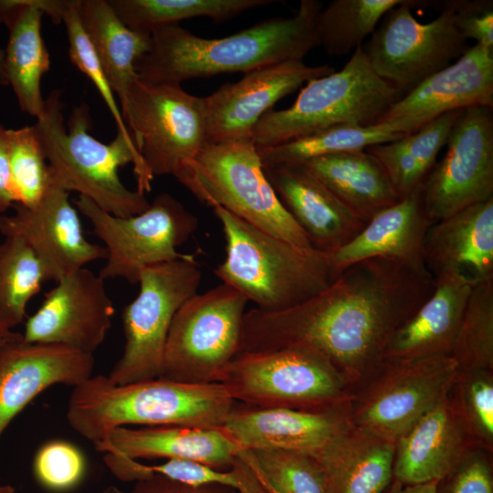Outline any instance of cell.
<instances>
[{
  "mask_svg": "<svg viewBox=\"0 0 493 493\" xmlns=\"http://www.w3.org/2000/svg\"><path fill=\"white\" fill-rule=\"evenodd\" d=\"M7 152L16 204L32 206L54 184L35 124L7 129Z\"/></svg>",
  "mask_w": 493,
  "mask_h": 493,
  "instance_id": "f35d334b",
  "label": "cell"
},
{
  "mask_svg": "<svg viewBox=\"0 0 493 493\" xmlns=\"http://www.w3.org/2000/svg\"><path fill=\"white\" fill-rule=\"evenodd\" d=\"M402 96L376 75L361 46L341 70L308 81L289 108L266 112L251 141L264 148L334 126H372Z\"/></svg>",
  "mask_w": 493,
  "mask_h": 493,
  "instance_id": "8992f818",
  "label": "cell"
},
{
  "mask_svg": "<svg viewBox=\"0 0 493 493\" xmlns=\"http://www.w3.org/2000/svg\"><path fill=\"white\" fill-rule=\"evenodd\" d=\"M458 371L451 356L383 360L353 393L350 422L362 431L396 443L448 393Z\"/></svg>",
  "mask_w": 493,
  "mask_h": 493,
  "instance_id": "4fadbf2b",
  "label": "cell"
},
{
  "mask_svg": "<svg viewBox=\"0 0 493 493\" xmlns=\"http://www.w3.org/2000/svg\"><path fill=\"white\" fill-rule=\"evenodd\" d=\"M435 282L432 294L393 333L383 360L450 356L472 286L451 277Z\"/></svg>",
  "mask_w": 493,
  "mask_h": 493,
  "instance_id": "4316f807",
  "label": "cell"
},
{
  "mask_svg": "<svg viewBox=\"0 0 493 493\" xmlns=\"http://www.w3.org/2000/svg\"><path fill=\"white\" fill-rule=\"evenodd\" d=\"M323 5L301 0L295 15L264 20L222 38L194 35L179 24L151 33V47L135 65L140 79L180 84L187 79L243 72L303 60L320 46L316 21Z\"/></svg>",
  "mask_w": 493,
  "mask_h": 493,
  "instance_id": "7a4b0ae2",
  "label": "cell"
},
{
  "mask_svg": "<svg viewBox=\"0 0 493 493\" xmlns=\"http://www.w3.org/2000/svg\"><path fill=\"white\" fill-rule=\"evenodd\" d=\"M79 9V0L59 1L60 22L66 26L69 58L96 87L115 121L117 132L133 142L115 100V93L81 25Z\"/></svg>",
  "mask_w": 493,
  "mask_h": 493,
  "instance_id": "60d3db41",
  "label": "cell"
},
{
  "mask_svg": "<svg viewBox=\"0 0 493 493\" xmlns=\"http://www.w3.org/2000/svg\"><path fill=\"white\" fill-rule=\"evenodd\" d=\"M431 3L404 0L384 15L362 46L376 75L403 95L468 48L456 26L454 0L439 2L440 14L428 23H420L412 15V8Z\"/></svg>",
  "mask_w": 493,
  "mask_h": 493,
  "instance_id": "5bb4252c",
  "label": "cell"
},
{
  "mask_svg": "<svg viewBox=\"0 0 493 493\" xmlns=\"http://www.w3.org/2000/svg\"><path fill=\"white\" fill-rule=\"evenodd\" d=\"M449 395L478 445L493 452V371H458Z\"/></svg>",
  "mask_w": 493,
  "mask_h": 493,
  "instance_id": "ab89813d",
  "label": "cell"
},
{
  "mask_svg": "<svg viewBox=\"0 0 493 493\" xmlns=\"http://www.w3.org/2000/svg\"><path fill=\"white\" fill-rule=\"evenodd\" d=\"M0 493H16V491L10 485H0Z\"/></svg>",
  "mask_w": 493,
  "mask_h": 493,
  "instance_id": "f907efd6",
  "label": "cell"
},
{
  "mask_svg": "<svg viewBox=\"0 0 493 493\" xmlns=\"http://www.w3.org/2000/svg\"><path fill=\"white\" fill-rule=\"evenodd\" d=\"M79 18L114 93L125 107L127 93L138 78L136 62L151 47V35L133 31L115 14L108 0H79Z\"/></svg>",
  "mask_w": 493,
  "mask_h": 493,
  "instance_id": "4dcf8cb0",
  "label": "cell"
},
{
  "mask_svg": "<svg viewBox=\"0 0 493 493\" xmlns=\"http://www.w3.org/2000/svg\"><path fill=\"white\" fill-rule=\"evenodd\" d=\"M149 176L179 177L208 144L204 97L137 78L121 110Z\"/></svg>",
  "mask_w": 493,
  "mask_h": 493,
  "instance_id": "9c48e42d",
  "label": "cell"
},
{
  "mask_svg": "<svg viewBox=\"0 0 493 493\" xmlns=\"http://www.w3.org/2000/svg\"><path fill=\"white\" fill-rule=\"evenodd\" d=\"M349 407L308 411L236 403L222 427L243 450L284 449L318 457L351 426Z\"/></svg>",
  "mask_w": 493,
  "mask_h": 493,
  "instance_id": "ffe728a7",
  "label": "cell"
},
{
  "mask_svg": "<svg viewBox=\"0 0 493 493\" xmlns=\"http://www.w3.org/2000/svg\"><path fill=\"white\" fill-rule=\"evenodd\" d=\"M404 0H333L320 10L316 30L320 46L330 56L362 46L384 15Z\"/></svg>",
  "mask_w": 493,
  "mask_h": 493,
  "instance_id": "e575fe53",
  "label": "cell"
},
{
  "mask_svg": "<svg viewBox=\"0 0 493 493\" xmlns=\"http://www.w3.org/2000/svg\"><path fill=\"white\" fill-rule=\"evenodd\" d=\"M424 258L434 279L451 277L473 287L493 278V198L435 222Z\"/></svg>",
  "mask_w": 493,
  "mask_h": 493,
  "instance_id": "d4e9b609",
  "label": "cell"
},
{
  "mask_svg": "<svg viewBox=\"0 0 493 493\" xmlns=\"http://www.w3.org/2000/svg\"><path fill=\"white\" fill-rule=\"evenodd\" d=\"M450 356L459 371H493V278L472 287Z\"/></svg>",
  "mask_w": 493,
  "mask_h": 493,
  "instance_id": "8d00e7d4",
  "label": "cell"
},
{
  "mask_svg": "<svg viewBox=\"0 0 493 493\" xmlns=\"http://www.w3.org/2000/svg\"><path fill=\"white\" fill-rule=\"evenodd\" d=\"M477 447L448 392L395 443L393 479L403 484L438 480Z\"/></svg>",
  "mask_w": 493,
  "mask_h": 493,
  "instance_id": "7402d4cb",
  "label": "cell"
},
{
  "mask_svg": "<svg viewBox=\"0 0 493 493\" xmlns=\"http://www.w3.org/2000/svg\"><path fill=\"white\" fill-rule=\"evenodd\" d=\"M395 443L353 425L318 457L327 493H383L393 480Z\"/></svg>",
  "mask_w": 493,
  "mask_h": 493,
  "instance_id": "f546056e",
  "label": "cell"
},
{
  "mask_svg": "<svg viewBox=\"0 0 493 493\" xmlns=\"http://www.w3.org/2000/svg\"><path fill=\"white\" fill-rule=\"evenodd\" d=\"M94 446L99 452L134 460H190L219 470L229 469L243 450L222 426L185 425L118 427Z\"/></svg>",
  "mask_w": 493,
  "mask_h": 493,
  "instance_id": "484cf974",
  "label": "cell"
},
{
  "mask_svg": "<svg viewBox=\"0 0 493 493\" xmlns=\"http://www.w3.org/2000/svg\"><path fill=\"white\" fill-rule=\"evenodd\" d=\"M421 192L434 223L493 198V111L477 106L462 110Z\"/></svg>",
  "mask_w": 493,
  "mask_h": 493,
  "instance_id": "9a60e30c",
  "label": "cell"
},
{
  "mask_svg": "<svg viewBox=\"0 0 493 493\" xmlns=\"http://www.w3.org/2000/svg\"><path fill=\"white\" fill-rule=\"evenodd\" d=\"M75 205L104 243L106 263L99 275L104 279L139 282L143 269L183 258L177 247L198 227L197 217L168 193L158 194L143 212L119 217L79 195Z\"/></svg>",
  "mask_w": 493,
  "mask_h": 493,
  "instance_id": "7c38bea8",
  "label": "cell"
},
{
  "mask_svg": "<svg viewBox=\"0 0 493 493\" xmlns=\"http://www.w3.org/2000/svg\"><path fill=\"white\" fill-rule=\"evenodd\" d=\"M43 15L42 0H0V23L9 31L5 50L7 84L12 87L21 110L37 119L45 103L41 79L50 67L41 34Z\"/></svg>",
  "mask_w": 493,
  "mask_h": 493,
  "instance_id": "83f0119b",
  "label": "cell"
},
{
  "mask_svg": "<svg viewBox=\"0 0 493 493\" xmlns=\"http://www.w3.org/2000/svg\"><path fill=\"white\" fill-rule=\"evenodd\" d=\"M128 493H237L233 488L207 484L193 486L161 475L136 481Z\"/></svg>",
  "mask_w": 493,
  "mask_h": 493,
  "instance_id": "f6af8a7d",
  "label": "cell"
},
{
  "mask_svg": "<svg viewBox=\"0 0 493 493\" xmlns=\"http://www.w3.org/2000/svg\"><path fill=\"white\" fill-rule=\"evenodd\" d=\"M462 110L445 113L412 133L365 149L383 166L401 198L422 185Z\"/></svg>",
  "mask_w": 493,
  "mask_h": 493,
  "instance_id": "1f68e13d",
  "label": "cell"
},
{
  "mask_svg": "<svg viewBox=\"0 0 493 493\" xmlns=\"http://www.w3.org/2000/svg\"><path fill=\"white\" fill-rule=\"evenodd\" d=\"M0 84L3 86H7V79L5 70V50L0 48Z\"/></svg>",
  "mask_w": 493,
  "mask_h": 493,
  "instance_id": "681fc988",
  "label": "cell"
},
{
  "mask_svg": "<svg viewBox=\"0 0 493 493\" xmlns=\"http://www.w3.org/2000/svg\"><path fill=\"white\" fill-rule=\"evenodd\" d=\"M202 273L193 256L143 269L137 297L125 306L122 355L109 373L116 384L162 377L164 350L173 317L197 293Z\"/></svg>",
  "mask_w": 493,
  "mask_h": 493,
  "instance_id": "8fae6325",
  "label": "cell"
},
{
  "mask_svg": "<svg viewBox=\"0 0 493 493\" xmlns=\"http://www.w3.org/2000/svg\"><path fill=\"white\" fill-rule=\"evenodd\" d=\"M130 29L151 35L162 26L195 17L215 22L232 19L248 10L268 5L274 0H108Z\"/></svg>",
  "mask_w": 493,
  "mask_h": 493,
  "instance_id": "d6a6232c",
  "label": "cell"
},
{
  "mask_svg": "<svg viewBox=\"0 0 493 493\" xmlns=\"http://www.w3.org/2000/svg\"><path fill=\"white\" fill-rule=\"evenodd\" d=\"M217 383L236 403L257 408L324 411L349 404L353 395L327 361L297 347L240 351Z\"/></svg>",
  "mask_w": 493,
  "mask_h": 493,
  "instance_id": "ba28073f",
  "label": "cell"
},
{
  "mask_svg": "<svg viewBox=\"0 0 493 493\" xmlns=\"http://www.w3.org/2000/svg\"><path fill=\"white\" fill-rule=\"evenodd\" d=\"M240 454L260 482L278 493H327L322 469L308 454L284 449L242 450Z\"/></svg>",
  "mask_w": 493,
  "mask_h": 493,
  "instance_id": "74e56055",
  "label": "cell"
},
{
  "mask_svg": "<svg viewBox=\"0 0 493 493\" xmlns=\"http://www.w3.org/2000/svg\"><path fill=\"white\" fill-rule=\"evenodd\" d=\"M60 98L61 91L53 90L35 123L55 183L115 216L146 210L152 179L134 142L119 132L110 143L96 140L89 133L91 119L85 104L74 108L68 130Z\"/></svg>",
  "mask_w": 493,
  "mask_h": 493,
  "instance_id": "3957f363",
  "label": "cell"
},
{
  "mask_svg": "<svg viewBox=\"0 0 493 493\" xmlns=\"http://www.w3.org/2000/svg\"><path fill=\"white\" fill-rule=\"evenodd\" d=\"M264 171L282 205L314 249L333 253L367 224L301 166L283 164Z\"/></svg>",
  "mask_w": 493,
  "mask_h": 493,
  "instance_id": "cb8c5ba5",
  "label": "cell"
},
{
  "mask_svg": "<svg viewBox=\"0 0 493 493\" xmlns=\"http://www.w3.org/2000/svg\"><path fill=\"white\" fill-rule=\"evenodd\" d=\"M47 281L43 267L18 236L0 243V325L12 330L26 317L28 301Z\"/></svg>",
  "mask_w": 493,
  "mask_h": 493,
  "instance_id": "d590c367",
  "label": "cell"
},
{
  "mask_svg": "<svg viewBox=\"0 0 493 493\" xmlns=\"http://www.w3.org/2000/svg\"><path fill=\"white\" fill-rule=\"evenodd\" d=\"M101 493H123L115 486L106 488Z\"/></svg>",
  "mask_w": 493,
  "mask_h": 493,
  "instance_id": "816d5d0a",
  "label": "cell"
},
{
  "mask_svg": "<svg viewBox=\"0 0 493 493\" xmlns=\"http://www.w3.org/2000/svg\"><path fill=\"white\" fill-rule=\"evenodd\" d=\"M16 203L7 152V129L0 125V215Z\"/></svg>",
  "mask_w": 493,
  "mask_h": 493,
  "instance_id": "bcb514c9",
  "label": "cell"
},
{
  "mask_svg": "<svg viewBox=\"0 0 493 493\" xmlns=\"http://www.w3.org/2000/svg\"><path fill=\"white\" fill-rule=\"evenodd\" d=\"M248 300L221 283L189 298L171 324L162 377L212 383L240 352Z\"/></svg>",
  "mask_w": 493,
  "mask_h": 493,
  "instance_id": "30bf717a",
  "label": "cell"
},
{
  "mask_svg": "<svg viewBox=\"0 0 493 493\" xmlns=\"http://www.w3.org/2000/svg\"><path fill=\"white\" fill-rule=\"evenodd\" d=\"M477 106L493 107V48L478 44L404 94L376 125L409 134L445 113Z\"/></svg>",
  "mask_w": 493,
  "mask_h": 493,
  "instance_id": "e0dca14e",
  "label": "cell"
},
{
  "mask_svg": "<svg viewBox=\"0 0 493 493\" xmlns=\"http://www.w3.org/2000/svg\"><path fill=\"white\" fill-rule=\"evenodd\" d=\"M297 165L365 222L401 199L383 166L366 150L316 157Z\"/></svg>",
  "mask_w": 493,
  "mask_h": 493,
  "instance_id": "f1b7e54d",
  "label": "cell"
},
{
  "mask_svg": "<svg viewBox=\"0 0 493 493\" xmlns=\"http://www.w3.org/2000/svg\"><path fill=\"white\" fill-rule=\"evenodd\" d=\"M235 404L218 383L159 377L116 384L100 374L73 388L66 417L76 433L95 446L113 429L129 425L220 427Z\"/></svg>",
  "mask_w": 493,
  "mask_h": 493,
  "instance_id": "277c9868",
  "label": "cell"
},
{
  "mask_svg": "<svg viewBox=\"0 0 493 493\" xmlns=\"http://www.w3.org/2000/svg\"><path fill=\"white\" fill-rule=\"evenodd\" d=\"M37 481L54 491L76 487L86 471V459L81 450L65 440H51L42 445L33 461Z\"/></svg>",
  "mask_w": 493,
  "mask_h": 493,
  "instance_id": "b9f144b4",
  "label": "cell"
},
{
  "mask_svg": "<svg viewBox=\"0 0 493 493\" xmlns=\"http://www.w3.org/2000/svg\"><path fill=\"white\" fill-rule=\"evenodd\" d=\"M13 207L14 215H0V233L18 236L28 245L47 280L58 281L90 262L106 259V248L85 237L68 192L55 181L36 205Z\"/></svg>",
  "mask_w": 493,
  "mask_h": 493,
  "instance_id": "ac0fdd59",
  "label": "cell"
},
{
  "mask_svg": "<svg viewBox=\"0 0 493 493\" xmlns=\"http://www.w3.org/2000/svg\"><path fill=\"white\" fill-rule=\"evenodd\" d=\"M93 354L54 343L20 340L0 346V436L46 389L76 387L93 375Z\"/></svg>",
  "mask_w": 493,
  "mask_h": 493,
  "instance_id": "44dd1931",
  "label": "cell"
},
{
  "mask_svg": "<svg viewBox=\"0 0 493 493\" xmlns=\"http://www.w3.org/2000/svg\"><path fill=\"white\" fill-rule=\"evenodd\" d=\"M437 480L423 484H403L392 480L383 493H435Z\"/></svg>",
  "mask_w": 493,
  "mask_h": 493,
  "instance_id": "7dc6e473",
  "label": "cell"
},
{
  "mask_svg": "<svg viewBox=\"0 0 493 493\" xmlns=\"http://www.w3.org/2000/svg\"><path fill=\"white\" fill-rule=\"evenodd\" d=\"M176 180L200 203L222 207L293 246L313 248L279 201L251 140L208 143Z\"/></svg>",
  "mask_w": 493,
  "mask_h": 493,
  "instance_id": "52a82bcc",
  "label": "cell"
},
{
  "mask_svg": "<svg viewBox=\"0 0 493 493\" xmlns=\"http://www.w3.org/2000/svg\"><path fill=\"white\" fill-rule=\"evenodd\" d=\"M455 22L462 36L493 48V1L454 0Z\"/></svg>",
  "mask_w": 493,
  "mask_h": 493,
  "instance_id": "ee69618b",
  "label": "cell"
},
{
  "mask_svg": "<svg viewBox=\"0 0 493 493\" xmlns=\"http://www.w3.org/2000/svg\"><path fill=\"white\" fill-rule=\"evenodd\" d=\"M213 210L226 240V257L215 274L257 309L278 311L291 308L335 279L329 253L293 246L222 207Z\"/></svg>",
  "mask_w": 493,
  "mask_h": 493,
  "instance_id": "5b68a950",
  "label": "cell"
},
{
  "mask_svg": "<svg viewBox=\"0 0 493 493\" xmlns=\"http://www.w3.org/2000/svg\"><path fill=\"white\" fill-rule=\"evenodd\" d=\"M22 339V334L0 325V346Z\"/></svg>",
  "mask_w": 493,
  "mask_h": 493,
  "instance_id": "c3c4849f",
  "label": "cell"
},
{
  "mask_svg": "<svg viewBox=\"0 0 493 493\" xmlns=\"http://www.w3.org/2000/svg\"><path fill=\"white\" fill-rule=\"evenodd\" d=\"M434 224L420 186L377 213L351 241L330 254L334 278L349 266L373 257L391 259L419 275L432 277L425 264L424 249Z\"/></svg>",
  "mask_w": 493,
  "mask_h": 493,
  "instance_id": "603a6c76",
  "label": "cell"
},
{
  "mask_svg": "<svg viewBox=\"0 0 493 493\" xmlns=\"http://www.w3.org/2000/svg\"><path fill=\"white\" fill-rule=\"evenodd\" d=\"M329 65L288 60L246 72L204 97L208 143L251 140L259 119L308 81L334 72Z\"/></svg>",
  "mask_w": 493,
  "mask_h": 493,
  "instance_id": "d6986e66",
  "label": "cell"
},
{
  "mask_svg": "<svg viewBox=\"0 0 493 493\" xmlns=\"http://www.w3.org/2000/svg\"><path fill=\"white\" fill-rule=\"evenodd\" d=\"M403 135L388 131L376 124L368 127L339 125L284 143L257 149L266 168L299 164L324 155L365 150Z\"/></svg>",
  "mask_w": 493,
  "mask_h": 493,
  "instance_id": "836d02e7",
  "label": "cell"
},
{
  "mask_svg": "<svg viewBox=\"0 0 493 493\" xmlns=\"http://www.w3.org/2000/svg\"><path fill=\"white\" fill-rule=\"evenodd\" d=\"M435 285L433 278L391 259L357 262L298 305L246 311L240 351L309 350L327 361L354 393L378 370L393 333Z\"/></svg>",
  "mask_w": 493,
  "mask_h": 493,
  "instance_id": "6da1fadb",
  "label": "cell"
},
{
  "mask_svg": "<svg viewBox=\"0 0 493 493\" xmlns=\"http://www.w3.org/2000/svg\"><path fill=\"white\" fill-rule=\"evenodd\" d=\"M264 487L267 488V490L269 493H278V492H277L275 489H273V488H269V487H267V486H265V485H264Z\"/></svg>",
  "mask_w": 493,
  "mask_h": 493,
  "instance_id": "f5cc1de1",
  "label": "cell"
},
{
  "mask_svg": "<svg viewBox=\"0 0 493 493\" xmlns=\"http://www.w3.org/2000/svg\"><path fill=\"white\" fill-rule=\"evenodd\" d=\"M104 281L85 267L56 281L26 320L23 341L62 344L93 354L105 341L115 313Z\"/></svg>",
  "mask_w": 493,
  "mask_h": 493,
  "instance_id": "2e32d148",
  "label": "cell"
},
{
  "mask_svg": "<svg viewBox=\"0 0 493 493\" xmlns=\"http://www.w3.org/2000/svg\"><path fill=\"white\" fill-rule=\"evenodd\" d=\"M435 493H493V452L473 449L437 480Z\"/></svg>",
  "mask_w": 493,
  "mask_h": 493,
  "instance_id": "7bdbcfd3",
  "label": "cell"
}]
</instances>
